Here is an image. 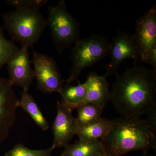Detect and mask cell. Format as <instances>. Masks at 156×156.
Masks as SVG:
<instances>
[{
  "instance_id": "1",
  "label": "cell",
  "mask_w": 156,
  "mask_h": 156,
  "mask_svg": "<svg viewBox=\"0 0 156 156\" xmlns=\"http://www.w3.org/2000/svg\"><path fill=\"white\" fill-rule=\"evenodd\" d=\"M134 63L116 76L109 101L122 116L140 118L156 108V72Z\"/></svg>"
},
{
  "instance_id": "2",
  "label": "cell",
  "mask_w": 156,
  "mask_h": 156,
  "mask_svg": "<svg viewBox=\"0 0 156 156\" xmlns=\"http://www.w3.org/2000/svg\"><path fill=\"white\" fill-rule=\"evenodd\" d=\"M106 136L100 140L108 155L123 156L135 151H156V128L145 119L138 117L122 116L112 120Z\"/></svg>"
},
{
  "instance_id": "3",
  "label": "cell",
  "mask_w": 156,
  "mask_h": 156,
  "mask_svg": "<svg viewBox=\"0 0 156 156\" xmlns=\"http://www.w3.org/2000/svg\"><path fill=\"white\" fill-rule=\"evenodd\" d=\"M4 28L12 41L21 48L32 47L38 41L47 26V20L40 10L17 9L2 15Z\"/></svg>"
},
{
  "instance_id": "4",
  "label": "cell",
  "mask_w": 156,
  "mask_h": 156,
  "mask_svg": "<svg viewBox=\"0 0 156 156\" xmlns=\"http://www.w3.org/2000/svg\"><path fill=\"white\" fill-rule=\"evenodd\" d=\"M47 23L58 54H61L81 39L80 25L68 11L64 0L49 7Z\"/></svg>"
},
{
  "instance_id": "5",
  "label": "cell",
  "mask_w": 156,
  "mask_h": 156,
  "mask_svg": "<svg viewBox=\"0 0 156 156\" xmlns=\"http://www.w3.org/2000/svg\"><path fill=\"white\" fill-rule=\"evenodd\" d=\"M111 41L102 35L93 34L80 39L72 48V67L69 77L66 81L70 84L77 80L83 70L90 67L108 56Z\"/></svg>"
},
{
  "instance_id": "6",
  "label": "cell",
  "mask_w": 156,
  "mask_h": 156,
  "mask_svg": "<svg viewBox=\"0 0 156 156\" xmlns=\"http://www.w3.org/2000/svg\"><path fill=\"white\" fill-rule=\"evenodd\" d=\"M109 55L110 61L105 67L102 75L105 79L118 74L120 65L126 59L138 62L139 50L132 34L125 30H119L111 41Z\"/></svg>"
},
{
  "instance_id": "7",
  "label": "cell",
  "mask_w": 156,
  "mask_h": 156,
  "mask_svg": "<svg viewBox=\"0 0 156 156\" xmlns=\"http://www.w3.org/2000/svg\"><path fill=\"white\" fill-rule=\"evenodd\" d=\"M31 62L34 64L38 89L45 93H60L64 86V80L54 58L34 50Z\"/></svg>"
},
{
  "instance_id": "8",
  "label": "cell",
  "mask_w": 156,
  "mask_h": 156,
  "mask_svg": "<svg viewBox=\"0 0 156 156\" xmlns=\"http://www.w3.org/2000/svg\"><path fill=\"white\" fill-rule=\"evenodd\" d=\"M9 79L0 77V144L8 138L16 121L19 100Z\"/></svg>"
},
{
  "instance_id": "9",
  "label": "cell",
  "mask_w": 156,
  "mask_h": 156,
  "mask_svg": "<svg viewBox=\"0 0 156 156\" xmlns=\"http://www.w3.org/2000/svg\"><path fill=\"white\" fill-rule=\"evenodd\" d=\"M72 110L62 101H57V115L52 126L53 136L51 146L65 147L76 134L79 127Z\"/></svg>"
},
{
  "instance_id": "10",
  "label": "cell",
  "mask_w": 156,
  "mask_h": 156,
  "mask_svg": "<svg viewBox=\"0 0 156 156\" xmlns=\"http://www.w3.org/2000/svg\"><path fill=\"white\" fill-rule=\"evenodd\" d=\"M133 35L141 61L149 50L156 46V5L136 20Z\"/></svg>"
},
{
  "instance_id": "11",
  "label": "cell",
  "mask_w": 156,
  "mask_h": 156,
  "mask_svg": "<svg viewBox=\"0 0 156 156\" xmlns=\"http://www.w3.org/2000/svg\"><path fill=\"white\" fill-rule=\"evenodd\" d=\"M28 49L21 48L7 63L9 80L13 86L29 90L35 78L34 72L31 66Z\"/></svg>"
},
{
  "instance_id": "12",
  "label": "cell",
  "mask_w": 156,
  "mask_h": 156,
  "mask_svg": "<svg viewBox=\"0 0 156 156\" xmlns=\"http://www.w3.org/2000/svg\"><path fill=\"white\" fill-rule=\"evenodd\" d=\"M84 83L86 85L87 93L80 105L92 103L104 109L110 97V87L106 79L95 72H92L88 74Z\"/></svg>"
},
{
  "instance_id": "13",
  "label": "cell",
  "mask_w": 156,
  "mask_h": 156,
  "mask_svg": "<svg viewBox=\"0 0 156 156\" xmlns=\"http://www.w3.org/2000/svg\"><path fill=\"white\" fill-rule=\"evenodd\" d=\"M108 155L101 141L98 140L79 139L64 147L61 156H105Z\"/></svg>"
},
{
  "instance_id": "14",
  "label": "cell",
  "mask_w": 156,
  "mask_h": 156,
  "mask_svg": "<svg viewBox=\"0 0 156 156\" xmlns=\"http://www.w3.org/2000/svg\"><path fill=\"white\" fill-rule=\"evenodd\" d=\"M19 107L30 115L35 123L43 131H46L49 129V122L42 113L34 98L29 93L28 90H23L21 92Z\"/></svg>"
},
{
  "instance_id": "15",
  "label": "cell",
  "mask_w": 156,
  "mask_h": 156,
  "mask_svg": "<svg viewBox=\"0 0 156 156\" xmlns=\"http://www.w3.org/2000/svg\"><path fill=\"white\" fill-rule=\"evenodd\" d=\"M112 123V120L101 118L95 122L79 128L76 134L79 139L99 140L108 134Z\"/></svg>"
},
{
  "instance_id": "16",
  "label": "cell",
  "mask_w": 156,
  "mask_h": 156,
  "mask_svg": "<svg viewBox=\"0 0 156 156\" xmlns=\"http://www.w3.org/2000/svg\"><path fill=\"white\" fill-rule=\"evenodd\" d=\"M86 93L87 89L85 83H79L77 86L66 84L59 94L62 98V101L73 111L80 105L86 97Z\"/></svg>"
},
{
  "instance_id": "17",
  "label": "cell",
  "mask_w": 156,
  "mask_h": 156,
  "mask_svg": "<svg viewBox=\"0 0 156 156\" xmlns=\"http://www.w3.org/2000/svg\"><path fill=\"white\" fill-rule=\"evenodd\" d=\"M76 121L79 128L87 126L100 119L103 109L92 103H86L78 107Z\"/></svg>"
},
{
  "instance_id": "18",
  "label": "cell",
  "mask_w": 156,
  "mask_h": 156,
  "mask_svg": "<svg viewBox=\"0 0 156 156\" xmlns=\"http://www.w3.org/2000/svg\"><path fill=\"white\" fill-rule=\"evenodd\" d=\"M4 28L0 25V69L7 64L20 48L12 40L6 38L4 34Z\"/></svg>"
},
{
  "instance_id": "19",
  "label": "cell",
  "mask_w": 156,
  "mask_h": 156,
  "mask_svg": "<svg viewBox=\"0 0 156 156\" xmlns=\"http://www.w3.org/2000/svg\"><path fill=\"white\" fill-rule=\"evenodd\" d=\"M55 149L51 146L46 149L31 150L23 144H17L5 154V156H52Z\"/></svg>"
},
{
  "instance_id": "20",
  "label": "cell",
  "mask_w": 156,
  "mask_h": 156,
  "mask_svg": "<svg viewBox=\"0 0 156 156\" xmlns=\"http://www.w3.org/2000/svg\"><path fill=\"white\" fill-rule=\"evenodd\" d=\"M7 2L15 9H26L40 10L41 8L47 5V0H8Z\"/></svg>"
},
{
  "instance_id": "21",
  "label": "cell",
  "mask_w": 156,
  "mask_h": 156,
  "mask_svg": "<svg viewBox=\"0 0 156 156\" xmlns=\"http://www.w3.org/2000/svg\"><path fill=\"white\" fill-rule=\"evenodd\" d=\"M141 62L150 65L153 70L156 72V46L149 50Z\"/></svg>"
},
{
  "instance_id": "22",
  "label": "cell",
  "mask_w": 156,
  "mask_h": 156,
  "mask_svg": "<svg viewBox=\"0 0 156 156\" xmlns=\"http://www.w3.org/2000/svg\"><path fill=\"white\" fill-rule=\"evenodd\" d=\"M147 115V116L145 119L151 126L156 128V108L151 111Z\"/></svg>"
},
{
  "instance_id": "23",
  "label": "cell",
  "mask_w": 156,
  "mask_h": 156,
  "mask_svg": "<svg viewBox=\"0 0 156 156\" xmlns=\"http://www.w3.org/2000/svg\"><path fill=\"white\" fill-rule=\"evenodd\" d=\"M154 156L153 155H152L148 153H143V154L142 156Z\"/></svg>"
},
{
  "instance_id": "24",
  "label": "cell",
  "mask_w": 156,
  "mask_h": 156,
  "mask_svg": "<svg viewBox=\"0 0 156 156\" xmlns=\"http://www.w3.org/2000/svg\"><path fill=\"white\" fill-rule=\"evenodd\" d=\"M105 156H111L109 155H107Z\"/></svg>"
}]
</instances>
